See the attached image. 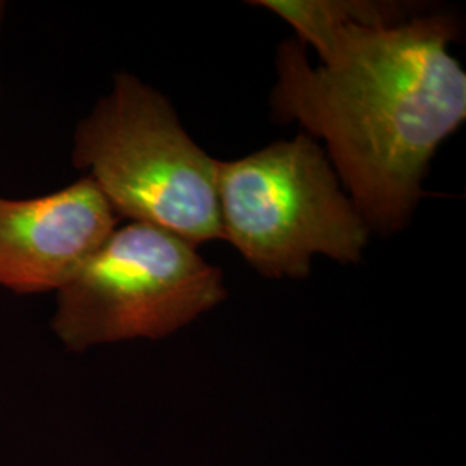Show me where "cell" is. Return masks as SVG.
<instances>
[{
	"label": "cell",
	"instance_id": "6da1fadb",
	"mask_svg": "<svg viewBox=\"0 0 466 466\" xmlns=\"http://www.w3.org/2000/svg\"><path fill=\"white\" fill-rule=\"evenodd\" d=\"M283 17L299 46L279 50L275 116L321 137L368 228H402L423 196L439 144L466 117V75L448 50L456 25L408 17L392 2L259 0Z\"/></svg>",
	"mask_w": 466,
	"mask_h": 466
},
{
	"label": "cell",
	"instance_id": "7a4b0ae2",
	"mask_svg": "<svg viewBox=\"0 0 466 466\" xmlns=\"http://www.w3.org/2000/svg\"><path fill=\"white\" fill-rule=\"evenodd\" d=\"M73 163L86 169L116 213L192 246L223 238L217 165L188 137L171 104L134 75L80 121Z\"/></svg>",
	"mask_w": 466,
	"mask_h": 466
},
{
	"label": "cell",
	"instance_id": "3957f363",
	"mask_svg": "<svg viewBox=\"0 0 466 466\" xmlns=\"http://www.w3.org/2000/svg\"><path fill=\"white\" fill-rule=\"evenodd\" d=\"M217 190L223 238L267 277H306L315 254L354 263L367 246L365 219L308 135L218 161Z\"/></svg>",
	"mask_w": 466,
	"mask_h": 466
},
{
	"label": "cell",
	"instance_id": "277c9868",
	"mask_svg": "<svg viewBox=\"0 0 466 466\" xmlns=\"http://www.w3.org/2000/svg\"><path fill=\"white\" fill-rule=\"evenodd\" d=\"M56 294L50 329L71 352L167 339L227 299L223 273L196 246L134 221Z\"/></svg>",
	"mask_w": 466,
	"mask_h": 466
},
{
	"label": "cell",
	"instance_id": "5b68a950",
	"mask_svg": "<svg viewBox=\"0 0 466 466\" xmlns=\"http://www.w3.org/2000/svg\"><path fill=\"white\" fill-rule=\"evenodd\" d=\"M116 223L90 177L35 199L0 198V287L16 294L57 292Z\"/></svg>",
	"mask_w": 466,
	"mask_h": 466
},
{
	"label": "cell",
	"instance_id": "8992f818",
	"mask_svg": "<svg viewBox=\"0 0 466 466\" xmlns=\"http://www.w3.org/2000/svg\"><path fill=\"white\" fill-rule=\"evenodd\" d=\"M2 16H4V2H0V25H2Z\"/></svg>",
	"mask_w": 466,
	"mask_h": 466
}]
</instances>
